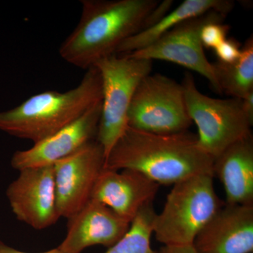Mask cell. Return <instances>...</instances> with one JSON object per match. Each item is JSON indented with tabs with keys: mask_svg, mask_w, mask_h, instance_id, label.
<instances>
[{
	"mask_svg": "<svg viewBox=\"0 0 253 253\" xmlns=\"http://www.w3.org/2000/svg\"><path fill=\"white\" fill-rule=\"evenodd\" d=\"M77 26L63 42L59 54L66 62L89 69L116 54L128 38L168 14L172 0H81Z\"/></svg>",
	"mask_w": 253,
	"mask_h": 253,
	"instance_id": "6da1fadb",
	"label": "cell"
},
{
	"mask_svg": "<svg viewBox=\"0 0 253 253\" xmlns=\"http://www.w3.org/2000/svg\"><path fill=\"white\" fill-rule=\"evenodd\" d=\"M181 85L189 117L197 126L198 144L213 160L252 134L253 123L243 109L242 99H214L202 94L190 73L184 75Z\"/></svg>",
	"mask_w": 253,
	"mask_h": 253,
	"instance_id": "8992f818",
	"label": "cell"
},
{
	"mask_svg": "<svg viewBox=\"0 0 253 253\" xmlns=\"http://www.w3.org/2000/svg\"><path fill=\"white\" fill-rule=\"evenodd\" d=\"M221 94L244 99L253 91V38H248L241 46V54L235 62L212 63Z\"/></svg>",
	"mask_w": 253,
	"mask_h": 253,
	"instance_id": "e0dca14e",
	"label": "cell"
},
{
	"mask_svg": "<svg viewBox=\"0 0 253 253\" xmlns=\"http://www.w3.org/2000/svg\"><path fill=\"white\" fill-rule=\"evenodd\" d=\"M230 26L220 22L208 23L202 28L201 33V42L204 47L215 49L225 41Z\"/></svg>",
	"mask_w": 253,
	"mask_h": 253,
	"instance_id": "d6986e66",
	"label": "cell"
},
{
	"mask_svg": "<svg viewBox=\"0 0 253 253\" xmlns=\"http://www.w3.org/2000/svg\"><path fill=\"white\" fill-rule=\"evenodd\" d=\"M152 61L114 54L94 66L102 82L101 112L96 140L107 158L128 127L127 113L136 87L151 73Z\"/></svg>",
	"mask_w": 253,
	"mask_h": 253,
	"instance_id": "5b68a950",
	"label": "cell"
},
{
	"mask_svg": "<svg viewBox=\"0 0 253 253\" xmlns=\"http://www.w3.org/2000/svg\"><path fill=\"white\" fill-rule=\"evenodd\" d=\"M214 160L187 131L158 134L128 126L105 161L104 168L131 169L157 184H174L199 174H213Z\"/></svg>",
	"mask_w": 253,
	"mask_h": 253,
	"instance_id": "7a4b0ae2",
	"label": "cell"
},
{
	"mask_svg": "<svg viewBox=\"0 0 253 253\" xmlns=\"http://www.w3.org/2000/svg\"><path fill=\"white\" fill-rule=\"evenodd\" d=\"M226 16L215 11L190 18L177 25L157 41L129 56L154 61L162 60L179 65L199 73L208 80L211 85L221 94L212 63L210 62L201 42L202 28L208 23H223Z\"/></svg>",
	"mask_w": 253,
	"mask_h": 253,
	"instance_id": "ba28073f",
	"label": "cell"
},
{
	"mask_svg": "<svg viewBox=\"0 0 253 253\" xmlns=\"http://www.w3.org/2000/svg\"><path fill=\"white\" fill-rule=\"evenodd\" d=\"M130 224L106 205L91 199L68 219L66 237L58 248L65 253H81L96 245L110 248L122 239Z\"/></svg>",
	"mask_w": 253,
	"mask_h": 253,
	"instance_id": "7c38bea8",
	"label": "cell"
},
{
	"mask_svg": "<svg viewBox=\"0 0 253 253\" xmlns=\"http://www.w3.org/2000/svg\"><path fill=\"white\" fill-rule=\"evenodd\" d=\"M0 253H28L23 252V251H18L4 244L2 241H0ZM39 253H65L61 251L59 248H56L54 249L49 250V251H45V252Z\"/></svg>",
	"mask_w": 253,
	"mask_h": 253,
	"instance_id": "603a6c76",
	"label": "cell"
},
{
	"mask_svg": "<svg viewBox=\"0 0 253 253\" xmlns=\"http://www.w3.org/2000/svg\"><path fill=\"white\" fill-rule=\"evenodd\" d=\"M213 176L199 174L173 184L162 212L156 213L153 234L166 246H191L208 221L225 205L218 197Z\"/></svg>",
	"mask_w": 253,
	"mask_h": 253,
	"instance_id": "277c9868",
	"label": "cell"
},
{
	"mask_svg": "<svg viewBox=\"0 0 253 253\" xmlns=\"http://www.w3.org/2000/svg\"><path fill=\"white\" fill-rule=\"evenodd\" d=\"M101 100V75L93 66L71 90L39 93L0 113V130L36 144L74 122Z\"/></svg>",
	"mask_w": 253,
	"mask_h": 253,
	"instance_id": "3957f363",
	"label": "cell"
},
{
	"mask_svg": "<svg viewBox=\"0 0 253 253\" xmlns=\"http://www.w3.org/2000/svg\"><path fill=\"white\" fill-rule=\"evenodd\" d=\"M101 112V101L94 105L74 122L30 149L17 151L11 160L18 171L28 168L53 166L83 146L96 139Z\"/></svg>",
	"mask_w": 253,
	"mask_h": 253,
	"instance_id": "8fae6325",
	"label": "cell"
},
{
	"mask_svg": "<svg viewBox=\"0 0 253 253\" xmlns=\"http://www.w3.org/2000/svg\"><path fill=\"white\" fill-rule=\"evenodd\" d=\"M234 6V1L229 0H185L154 25L123 42L118 48L116 54H129L144 49L186 20L210 11H215L226 16Z\"/></svg>",
	"mask_w": 253,
	"mask_h": 253,
	"instance_id": "2e32d148",
	"label": "cell"
},
{
	"mask_svg": "<svg viewBox=\"0 0 253 253\" xmlns=\"http://www.w3.org/2000/svg\"><path fill=\"white\" fill-rule=\"evenodd\" d=\"M127 123L129 127L152 134L187 131L192 121L181 84L161 74L143 78L129 105Z\"/></svg>",
	"mask_w": 253,
	"mask_h": 253,
	"instance_id": "52a82bcc",
	"label": "cell"
},
{
	"mask_svg": "<svg viewBox=\"0 0 253 253\" xmlns=\"http://www.w3.org/2000/svg\"><path fill=\"white\" fill-rule=\"evenodd\" d=\"M243 109L253 123V91L242 99Z\"/></svg>",
	"mask_w": 253,
	"mask_h": 253,
	"instance_id": "7402d4cb",
	"label": "cell"
},
{
	"mask_svg": "<svg viewBox=\"0 0 253 253\" xmlns=\"http://www.w3.org/2000/svg\"><path fill=\"white\" fill-rule=\"evenodd\" d=\"M218 61L224 63L235 62L241 54V46L234 38H226L214 49Z\"/></svg>",
	"mask_w": 253,
	"mask_h": 253,
	"instance_id": "ffe728a7",
	"label": "cell"
},
{
	"mask_svg": "<svg viewBox=\"0 0 253 253\" xmlns=\"http://www.w3.org/2000/svg\"><path fill=\"white\" fill-rule=\"evenodd\" d=\"M153 203L141 209L122 239L104 253H158L151 246L153 221L156 215Z\"/></svg>",
	"mask_w": 253,
	"mask_h": 253,
	"instance_id": "ac0fdd59",
	"label": "cell"
},
{
	"mask_svg": "<svg viewBox=\"0 0 253 253\" xmlns=\"http://www.w3.org/2000/svg\"><path fill=\"white\" fill-rule=\"evenodd\" d=\"M6 195L16 219L36 230L47 229L61 218L56 206L53 166L20 170Z\"/></svg>",
	"mask_w": 253,
	"mask_h": 253,
	"instance_id": "30bf717a",
	"label": "cell"
},
{
	"mask_svg": "<svg viewBox=\"0 0 253 253\" xmlns=\"http://www.w3.org/2000/svg\"><path fill=\"white\" fill-rule=\"evenodd\" d=\"M158 253H197L194 246H163L161 248Z\"/></svg>",
	"mask_w": 253,
	"mask_h": 253,
	"instance_id": "44dd1931",
	"label": "cell"
},
{
	"mask_svg": "<svg viewBox=\"0 0 253 253\" xmlns=\"http://www.w3.org/2000/svg\"><path fill=\"white\" fill-rule=\"evenodd\" d=\"M213 174L224 186L226 204L253 206L252 134L231 145L214 160Z\"/></svg>",
	"mask_w": 253,
	"mask_h": 253,
	"instance_id": "9a60e30c",
	"label": "cell"
},
{
	"mask_svg": "<svg viewBox=\"0 0 253 253\" xmlns=\"http://www.w3.org/2000/svg\"><path fill=\"white\" fill-rule=\"evenodd\" d=\"M105 161L104 149L95 139L53 165L60 217L70 219L91 199Z\"/></svg>",
	"mask_w": 253,
	"mask_h": 253,
	"instance_id": "9c48e42d",
	"label": "cell"
},
{
	"mask_svg": "<svg viewBox=\"0 0 253 253\" xmlns=\"http://www.w3.org/2000/svg\"><path fill=\"white\" fill-rule=\"evenodd\" d=\"M159 186L136 171L104 168L95 183L91 199L106 205L131 223L141 209L153 203Z\"/></svg>",
	"mask_w": 253,
	"mask_h": 253,
	"instance_id": "4fadbf2b",
	"label": "cell"
},
{
	"mask_svg": "<svg viewBox=\"0 0 253 253\" xmlns=\"http://www.w3.org/2000/svg\"><path fill=\"white\" fill-rule=\"evenodd\" d=\"M197 253H251L253 206L226 204L195 238Z\"/></svg>",
	"mask_w": 253,
	"mask_h": 253,
	"instance_id": "5bb4252c",
	"label": "cell"
}]
</instances>
